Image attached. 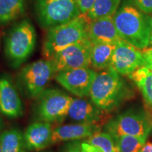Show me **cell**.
<instances>
[{
    "label": "cell",
    "mask_w": 152,
    "mask_h": 152,
    "mask_svg": "<svg viewBox=\"0 0 152 152\" xmlns=\"http://www.w3.org/2000/svg\"><path fill=\"white\" fill-rule=\"evenodd\" d=\"M118 35L140 50L150 46L152 17L138 9L132 1H125L113 16Z\"/></svg>",
    "instance_id": "1"
},
{
    "label": "cell",
    "mask_w": 152,
    "mask_h": 152,
    "mask_svg": "<svg viewBox=\"0 0 152 152\" xmlns=\"http://www.w3.org/2000/svg\"><path fill=\"white\" fill-rule=\"evenodd\" d=\"M89 96L95 105L106 113L113 111L128 97L129 90L121 75L109 67L96 74Z\"/></svg>",
    "instance_id": "2"
},
{
    "label": "cell",
    "mask_w": 152,
    "mask_h": 152,
    "mask_svg": "<svg viewBox=\"0 0 152 152\" xmlns=\"http://www.w3.org/2000/svg\"><path fill=\"white\" fill-rule=\"evenodd\" d=\"M89 20L87 14H80L70 21L49 28L42 47L45 59L51 60L63 49L88 38L87 26Z\"/></svg>",
    "instance_id": "3"
},
{
    "label": "cell",
    "mask_w": 152,
    "mask_h": 152,
    "mask_svg": "<svg viewBox=\"0 0 152 152\" xmlns=\"http://www.w3.org/2000/svg\"><path fill=\"white\" fill-rule=\"evenodd\" d=\"M36 45V32L33 24L24 19L15 24L5 39V54L10 65L18 68L29 58Z\"/></svg>",
    "instance_id": "4"
},
{
    "label": "cell",
    "mask_w": 152,
    "mask_h": 152,
    "mask_svg": "<svg viewBox=\"0 0 152 152\" xmlns=\"http://www.w3.org/2000/svg\"><path fill=\"white\" fill-rule=\"evenodd\" d=\"M104 129L114 139L130 135L147 140L151 130V121L143 110H129L110 119Z\"/></svg>",
    "instance_id": "5"
},
{
    "label": "cell",
    "mask_w": 152,
    "mask_h": 152,
    "mask_svg": "<svg viewBox=\"0 0 152 152\" xmlns=\"http://www.w3.org/2000/svg\"><path fill=\"white\" fill-rule=\"evenodd\" d=\"M36 16L42 28L65 23L80 15L77 0H35Z\"/></svg>",
    "instance_id": "6"
},
{
    "label": "cell",
    "mask_w": 152,
    "mask_h": 152,
    "mask_svg": "<svg viewBox=\"0 0 152 152\" xmlns=\"http://www.w3.org/2000/svg\"><path fill=\"white\" fill-rule=\"evenodd\" d=\"M56 74L50 60L36 61L25 66L20 71L18 86L28 97L37 99Z\"/></svg>",
    "instance_id": "7"
},
{
    "label": "cell",
    "mask_w": 152,
    "mask_h": 152,
    "mask_svg": "<svg viewBox=\"0 0 152 152\" xmlns=\"http://www.w3.org/2000/svg\"><path fill=\"white\" fill-rule=\"evenodd\" d=\"M73 97L58 89L47 88L37 98L35 113L39 121L59 122L67 117Z\"/></svg>",
    "instance_id": "8"
},
{
    "label": "cell",
    "mask_w": 152,
    "mask_h": 152,
    "mask_svg": "<svg viewBox=\"0 0 152 152\" xmlns=\"http://www.w3.org/2000/svg\"><path fill=\"white\" fill-rule=\"evenodd\" d=\"M92 42L88 38L66 47L58 52L50 61L56 73L91 66Z\"/></svg>",
    "instance_id": "9"
},
{
    "label": "cell",
    "mask_w": 152,
    "mask_h": 152,
    "mask_svg": "<svg viewBox=\"0 0 152 152\" xmlns=\"http://www.w3.org/2000/svg\"><path fill=\"white\" fill-rule=\"evenodd\" d=\"M144 66L143 52L124 39L115 43L110 68L121 75H130L139 68Z\"/></svg>",
    "instance_id": "10"
},
{
    "label": "cell",
    "mask_w": 152,
    "mask_h": 152,
    "mask_svg": "<svg viewBox=\"0 0 152 152\" xmlns=\"http://www.w3.org/2000/svg\"><path fill=\"white\" fill-rule=\"evenodd\" d=\"M97 73L92 68H80L59 72L55 79L61 86L79 98L90 96L92 83Z\"/></svg>",
    "instance_id": "11"
},
{
    "label": "cell",
    "mask_w": 152,
    "mask_h": 152,
    "mask_svg": "<svg viewBox=\"0 0 152 152\" xmlns=\"http://www.w3.org/2000/svg\"><path fill=\"white\" fill-rule=\"evenodd\" d=\"M0 111L6 116L17 118L23 115L21 99L9 76H0Z\"/></svg>",
    "instance_id": "12"
},
{
    "label": "cell",
    "mask_w": 152,
    "mask_h": 152,
    "mask_svg": "<svg viewBox=\"0 0 152 152\" xmlns=\"http://www.w3.org/2000/svg\"><path fill=\"white\" fill-rule=\"evenodd\" d=\"M105 113L92 101L78 97L73 99L67 117L77 123L99 124L104 119Z\"/></svg>",
    "instance_id": "13"
},
{
    "label": "cell",
    "mask_w": 152,
    "mask_h": 152,
    "mask_svg": "<svg viewBox=\"0 0 152 152\" xmlns=\"http://www.w3.org/2000/svg\"><path fill=\"white\" fill-rule=\"evenodd\" d=\"M99 131H101L99 124L75 123L60 125L53 130L51 144L87 139Z\"/></svg>",
    "instance_id": "14"
},
{
    "label": "cell",
    "mask_w": 152,
    "mask_h": 152,
    "mask_svg": "<svg viewBox=\"0 0 152 152\" xmlns=\"http://www.w3.org/2000/svg\"><path fill=\"white\" fill-rule=\"evenodd\" d=\"M54 129L51 123L45 121H38L29 125L23 134L28 150L39 151L50 145Z\"/></svg>",
    "instance_id": "15"
},
{
    "label": "cell",
    "mask_w": 152,
    "mask_h": 152,
    "mask_svg": "<svg viewBox=\"0 0 152 152\" xmlns=\"http://www.w3.org/2000/svg\"><path fill=\"white\" fill-rule=\"evenodd\" d=\"M88 39L91 42H102L115 44L121 39L114 24L113 17L89 20L87 26Z\"/></svg>",
    "instance_id": "16"
},
{
    "label": "cell",
    "mask_w": 152,
    "mask_h": 152,
    "mask_svg": "<svg viewBox=\"0 0 152 152\" xmlns=\"http://www.w3.org/2000/svg\"><path fill=\"white\" fill-rule=\"evenodd\" d=\"M115 47L114 43L92 42L91 66L95 69L102 71L109 68Z\"/></svg>",
    "instance_id": "17"
},
{
    "label": "cell",
    "mask_w": 152,
    "mask_h": 152,
    "mask_svg": "<svg viewBox=\"0 0 152 152\" xmlns=\"http://www.w3.org/2000/svg\"><path fill=\"white\" fill-rule=\"evenodd\" d=\"M129 77L140 90L146 103L152 106V70L142 66Z\"/></svg>",
    "instance_id": "18"
},
{
    "label": "cell",
    "mask_w": 152,
    "mask_h": 152,
    "mask_svg": "<svg viewBox=\"0 0 152 152\" xmlns=\"http://www.w3.org/2000/svg\"><path fill=\"white\" fill-rule=\"evenodd\" d=\"M1 152H27L23 134L17 129H10L0 134Z\"/></svg>",
    "instance_id": "19"
},
{
    "label": "cell",
    "mask_w": 152,
    "mask_h": 152,
    "mask_svg": "<svg viewBox=\"0 0 152 152\" xmlns=\"http://www.w3.org/2000/svg\"><path fill=\"white\" fill-rule=\"evenodd\" d=\"M121 0H95L87 14L90 20L113 17L119 8Z\"/></svg>",
    "instance_id": "20"
},
{
    "label": "cell",
    "mask_w": 152,
    "mask_h": 152,
    "mask_svg": "<svg viewBox=\"0 0 152 152\" xmlns=\"http://www.w3.org/2000/svg\"><path fill=\"white\" fill-rule=\"evenodd\" d=\"M24 12V0H0V25L13 21Z\"/></svg>",
    "instance_id": "21"
},
{
    "label": "cell",
    "mask_w": 152,
    "mask_h": 152,
    "mask_svg": "<svg viewBox=\"0 0 152 152\" xmlns=\"http://www.w3.org/2000/svg\"><path fill=\"white\" fill-rule=\"evenodd\" d=\"M87 143L102 152H119L115 139L107 132H99L86 139Z\"/></svg>",
    "instance_id": "22"
},
{
    "label": "cell",
    "mask_w": 152,
    "mask_h": 152,
    "mask_svg": "<svg viewBox=\"0 0 152 152\" xmlns=\"http://www.w3.org/2000/svg\"><path fill=\"white\" fill-rule=\"evenodd\" d=\"M119 152H139L147 140L138 137L123 135L115 139Z\"/></svg>",
    "instance_id": "23"
},
{
    "label": "cell",
    "mask_w": 152,
    "mask_h": 152,
    "mask_svg": "<svg viewBox=\"0 0 152 152\" xmlns=\"http://www.w3.org/2000/svg\"><path fill=\"white\" fill-rule=\"evenodd\" d=\"M133 4L145 14L152 15V0H131Z\"/></svg>",
    "instance_id": "24"
},
{
    "label": "cell",
    "mask_w": 152,
    "mask_h": 152,
    "mask_svg": "<svg viewBox=\"0 0 152 152\" xmlns=\"http://www.w3.org/2000/svg\"><path fill=\"white\" fill-rule=\"evenodd\" d=\"M95 0H77L79 10L81 14H87L92 8Z\"/></svg>",
    "instance_id": "25"
},
{
    "label": "cell",
    "mask_w": 152,
    "mask_h": 152,
    "mask_svg": "<svg viewBox=\"0 0 152 152\" xmlns=\"http://www.w3.org/2000/svg\"><path fill=\"white\" fill-rule=\"evenodd\" d=\"M144 57V66L152 70V47L142 50Z\"/></svg>",
    "instance_id": "26"
},
{
    "label": "cell",
    "mask_w": 152,
    "mask_h": 152,
    "mask_svg": "<svg viewBox=\"0 0 152 152\" xmlns=\"http://www.w3.org/2000/svg\"><path fill=\"white\" fill-rule=\"evenodd\" d=\"M81 152H102L97 148L93 147L87 142H82L80 143Z\"/></svg>",
    "instance_id": "27"
},
{
    "label": "cell",
    "mask_w": 152,
    "mask_h": 152,
    "mask_svg": "<svg viewBox=\"0 0 152 152\" xmlns=\"http://www.w3.org/2000/svg\"><path fill=\"white\" fill-rule=\"evenodd\" d=\"M64 152H81L80 144L75 142V143L68 144L67 146H66Z\"/></svg>",
    "instance_id": "28"
},
{
    "label": "cell",
    "mask_w": 152,
    "mask_h": 152,
    "mask_svg": "<svg viewBox=\"0 0 152 152\" xmlns=\"http://www.w3.org/2000/svg\"><path fill=\"white\" fill-rule=\"evenodd\" d=\"M139 152H152V142H146Z\"/></svg>",
    "instance_id": "29"
},
{
    "label": "cell",
    "mask_w": 152,
    "mask_h": 152,
    "mask_svg": "<svg viewBox=\"0 0 152 152\" xmlns=\"http://www.w3.org/2000/svg\"><path fill=\"white\" fill-rule=\"evenodd\" d=\"M2 127H3V121H2V119H1V116H0V130H1Z\"/></svg>",
    "instance_id": "30"
},
{
    "label": "cell",
    "mask_w": 152,
    "mask_h": 152,
    "mask_svg": "<svg viewBox=\"0 0 152 152\" xmlns=\"http://www.w3.org/2000/svg\"><path fill=\"white\" fill-rule=\"evenodd\" d=\"M150 45H152V28H151V39H150Z\"/></svg>",
    "instance_id": "31"
},
{
    "label": "cell",
    "mask_w": 152,
    "mask_h": 152,
    "mask_svg": "<svg viewBox=\"0 0 152 152\" xmlns=\"http://www.w3.org/2000/svg\"><path fill=\"white\" fill-rule=\"evenodd\" d=\"M151 130H152V121H151Z\"/></svg>",
    "instance_id": "32"
},
{
    "label": "cell",
    "mask_w": 152,
    "mask_h": 152,
    "mask_svg": "<svg viewBox=\"0 0 152 152\" xmlns=\"http://www.w3.org/2000/svg\"><path fill=\"white\" fill-rule=\"evenodd\" d=\"M0 152H1V147H0Z\"/></svg>",
    "instance_id": "33"
}]
</instances>
